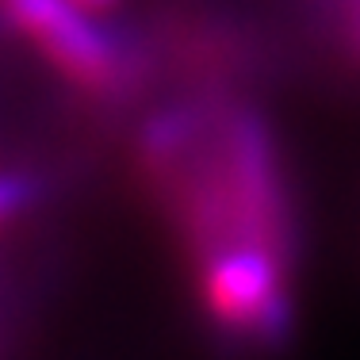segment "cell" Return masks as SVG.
Wrapping results in <instances>:
<instances>
[{"label": "cell", "mask_w": 360, "mask_h": 360, "mask_svg": "<svg viewBox=\"0 0 360 360\" xmlns=\"http://www.w3.org/2000/svg\"><path fill=\"white\" fill-rule=\"evenodd\" d=\"M35 200V184L27 176H15V173H0V226L8 219H15L27 203Z\"/></svg>", "instance_id": "cell-4"}, {"label": "cell", "mask_w": 360, "mask_h": 360, "mask_svg": "<svg viewBox=\"0 0 360 360\" xmlns=\"http://www.w3.org/2000/svg\"><path fill=\"white\" fill-rule=\"evenodd\" d=\"M341 35H345V50L349 58L360 65V0H353L345 12V20H341Z\"/></svg>", "instance_id": "cell-5"}, {"label": "cell", "mask_w": 360, "mask_h": 360, "mask_svg": "<svg viewBox=\"0 0 360 360\" xmlns=\"http://www.w3.org/2000/svg\"><path fill=\"white\" fill-rule=\"evenodd\" d=\"M219 146L242 234L291 261L299 242L295 211H291L284 165H280V150L269 119L250 104L226 108L219 123Z\"/></svg>", "instance_id": "cell-2"}, {"label": "cell", "mask_w": 360, "mask_h": 360, "mask_svg": "<svg viewBox=\"0 0 360 360\" xmlns=\"http://www.w3.org/2000/svg\"><path fill=\"white\" fill-rule=\"evenodd\" d=\"M291 261L261 242H230L200 257L203 307L222 330L245 338L250 345L276 349L291 333Z\"/></svg>", "instance_id": "cell-1"}, {"label": "cell", "mask_w": 360, "mask_h": 360, "mask_svg": "<svg viewBox=\"0 0 360 360\" xmlns=\"http://www.w3.org/2000/svg\"><path fill=\"white\" fill-rule=\"evenodd\" d=\"M0 15L77 89L111 96L131 81L127 42L77 0H0Z\"/></svg>", "instance_id": "cell-3"}, {"label": "cell", "mask_w": 360, "mask_h": 360, "mask_svg": "<svg viewBox=\"0 0 360 360\" xmlns=\"http://www.w3.org/2000/svg\"><path fill=\"white\" fill-rule=\"evenodd\" d=\"M81 8H89V12H100V8H111V4H119V0H77Z\"/></svg>", "instance_id": "cell-6"}]
</instances>
